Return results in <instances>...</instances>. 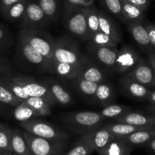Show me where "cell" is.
<instances>
[{
    "label": "cell",
    "instance_id": "cell-27",
    "mask_svg": "<svg viewBox=\"0 0 155 155\" xmlns=\"http://www.w3.org/2000/svg\"><path fill=\"white\" fill-rule=\"evenodd\" d=\"M81 65L74 66L69 64L56 62L53 65V68H54V72L57 74L59 77L63 78L65 79L69 80V81H72L78 77Z\"/></svg>",
    "mask_w": 155,
    "mask_h": 155
},
{
    "label": "cell",
    "instance_id": "cell-20",
    "mask_svg": "<svg viewBox=\"0 0 155 155\" xmlns=\"http://www.w3.org/2000/svg\"><path fill=\"white\" fill-rule=\"evenodd\" d=\"M99 19V31L108 35L116 44L121 43L122 37L113 19L109 17L105 12L99 10L98 14Z\"/></svg>",
    "mask_w": 155,
    "mask_h": 155
},
{
    "label": "cell",
    "instance_id": "cell-26",
    "mask_svg": "<svg viewBox=\"0 0 155 155\" xmlns=\"http://www.w3.org/2000/svg\"><path fill=\"white\" fill-rule=\"evenodd\" d=\"M123 14L126 23L144 21V12L135 5L129 3L126 0H122Z\"/></svg>",
    "mask_w": 155,
    "mask_h": 155
},
{
    "label": "cell",
    "instance_id": "cell-37",
    "mask_svg": "<svg viewBox=\"0 0 155 155\" xmlns=\"http://www.w3.org/2000/svg\"><path fill=\"white\" fill-rule=\"evenodd\" d=\"M106 8L111 14L118 18L119 19L125 22L123 14V7H122V0H103Z\"/></svg>",
    "mask_w": 155,
    "mask_h": 155
},
{
    "label": "cell",
    "instance_id": "cell-40",
    "mask_svg": "<svg viewBox=\"0 0 155 155\" xmlns=\"http://www.w3.org/2000/svg\"><path fill=\"white\" fill-rule=\"evenodd\" d=\"M11 70V66L8 61L0 55V78L12 74Z\"/></svg>",
    "mask_w": 155,
    "mask_h": 155
},
{
    "label": "cell",
    "instance_id": "cell-30",
    "mask_svg": "<svg viewBox=\"0 0 155 155\" xmlns=\"http://www.w3.org/2000/svg\"><path fill=\"white\" fill-rule=\"evenodd\" d=\"M28 1L29 0H21L17 3L10 6L5 12L2 13V16L9 21L21 20L25 15Z\"/></svg>",
    "mask_w": 155,
    "mask_h": 155
},
{
    "label": "cell",
    "instance_id": "cell-50",
    "mask_svg": "<svg viewBox=\"0 0 155 155\" xmlns=\"http://www.w3.org/2000/svg\"><path fill=\"white\" fill-rule=\"evenodd\" d=\"M3 125H4V124H2V123H0V128L2 127V126H3Z\"/></svg>",
    "mask_w": 155,
    "mask_h": 155
},
{
    "label": "cell",
    "instance_id": "cell-51",
    "mask_svg": "<svg viewBox=\"0 0 155 155\" xmlns=\"http://www.w3.org/2000/svg\"><path fill=\"white\" fill-rule=\"evenodd\" d=\"M0 154H2V153H0Z\"/></svg>",
    "mask_w": 155,
    "mask_h": 155
},
{
    "label": "cell",
    "instance_id": "cell-47",
    "mask_svg": "<svg viewBox=\"0 0 155 155\" xmlns=\"http://www.w3.org/2000/svg\"><path fill=\"white\" fill-rule=\"evenodd\" d=\"M145 146L149 150H150L153 153H155V138H153L150 142L147 143Z\"/></svg>",
    "mask_w": 155,
    "mask_h": 155
},
{
    "label": "cell",
    "instance_id": "cell-21",
    "mask_svg": "<svg viewBox=\"0 0 155 155\" xmlns=\"http://www.w3.org/2000/svg\"><path fill=\"white\" fill-rule=\"evenodd\" d=\"M102 126L104 129L110 131L116 137L126 136V135H130V134L138 132V131L145 130V129L155 127V126H135V125H130L123 123H116V122L108 123V124L104 125Z\"/></svg>",
    "mask_w": 155,
    "mask_h": 155
},
{
    "label": "cell",
    "instance_id": "cell-49",
    "mask_svg": "<svg viewBox=\"0 0 155 155\" xmlns=\"http://www.w3.org/2000/svg\"><path fill=\"white\" fill-rule=\"evenodd\" d=\"M0 155H12V154H11V153H2V154H0Z\"/></svg>",
    "mask_w": 155,
    "mask_h": 155
},
{
    "label": "cell",
    "instance_id": "cell-12",
    "mask_svg": "<svg viewBox=\"0 0 155 155\" xmlns=\"http://www.w3.org/2000/svg\"><path fill=\"white\" fill-rule=\"evenodd\" d=\"M115 138V135H113L110 131L101 126V128L95 129L92 132L81 135L78 140L88 146L93 150V151L97 152Z\"/></svg>",
    "mask_w": 155,
    "mask_h": 155
},
{
    "label": "cell",
    "instance_id": "cell-33",
    "mask_svg": "<svg viewBox=\"0 0 155 155\" xmlns=\"http://www.w3.org/2000/svg\"><path fill=\"white\" fill-rule=\"evenodd\" d=\"M13 115H14L15 119L20 123L38 117L35 111L31 107H29L25 101L15 107Z\"/></svg>",
    "mask_w": 155,
    "mask_h": 155
},
{
    "label": "cell",
    "instance_id": "cell-1",
    "mask_svg": "<svg viewBox=\"0 0 155 155\" xmlns=\"http://www.w3.org/2000/svg\"><path fill=\"white\" fill-rule=\"evenodd\" d=\"M0 84L23 101L31 97H35L43 98L51 106L57 104L56 99L46 84L36 81L32 78L10 74L0 78Z\"/></svg>",
    "mask_w": 155,
    "mask_h": 155
},
{
    "label": "cell",
    "instance_id": "cell-3",
    "mask_svg": "<svg viewBox=\"0 0 155 155\" xmlns=\"http://www.w3.org/2000/svg\"><path fill=\"white\" fill-rule=\"evenodd\" d=\"M62 14L64 24L70 34L81 41H90L84 7L73 5L65 0Z\"/></svg>",
    "mask_w": 155,
    "mask_h": 155
},
{
    "label": "cell",
    "instance_id": "cell-16",
    "mask_svg": "<svg viewBox=\"0 0 155 155\" xmlns=\"http://www.w3.org/2000/svg\"><path fill=\"white\" fill-rule=\"evenodd\" d=\"M128 28L135 42L143 48L147 49V51H153L149 39L148 33L146 29L144 21H137L128 24Z\"/></svg>",
    "mask_w": 155,
    "mask_h": 155
},
{
    "label": "cell",
    "instance_id": "cell-23",
    "mask_svg": "<svg viewBox=\"0 0 155 155\" xmlns=\"http://www.w3.org/2000/svg\"><path fill=\"white\" fill-rule=\"evenodd\" d=\"M11 147L12 153L14 155H33L23 132L18 129H12Z\"/></svg>",
    "mask_w": 155,
    "mask_h": 155
},
{
    "label": "cell",
    "instance_id": "cell-24",
    "mask_svg": "<svg viewBox=\"0 0 155 155\" xmlns=\"http://www.w3.org/2000/svg\"><path fill=\"white\" fill-rule=\"evenodd\" d=\"M133 147L116 137L104 148L98 150L99 155H130Z\"/></svg>",
    "mask_w": 155,
    "mask_h": 155
},
{
    "label": "cell",
    "instance_id": "cell-18",
    "mask_svg": "<svg viewBox=\"0 0 155 155\" xmlns=\"http://www.w3.org/2000/svg\"><path fill=\"white\" fill-rule=\"evenodd\" d=\"M44 83L50 91L57 104L67 106L72 103V97L60 82L56 80L50 78V79H46Z\"/></svg>",
    "mask_w": 155,
    "mask_h": 155
},
{
    "label": "cell",
    "instance_id": "cell-29",
    "mask_svg": "<svg viewBox=\"0 0 155 155\" xmlns=\"http://www.w3.org/2000/svg\"><path fill=\"white\" fill-rule=\"evenodd\" d=\"M71 81L73 83L74 87L80 93L87 97L93 98L95 100V94H96L98 86L97 83L92 82V81L83 79L81 78H77Z\"/></svg>",
    "mask_w": 155,
    "mask_h": 155
},
{
    "label": "cell",
    "instance_id": "cell-19",
    "mask_svg": "<svg viewBox=\"0 0 155 155\" xmlns=\"http://www.w3.org/2000/svg\"><path fill=\"white\" fill-rule=\"evenodd\" d=\"M116 138L129 144L132 147L134 146H145L147 143L155 138V127L145 130L138 131L126 136L116 137Z\"/></svg>",
    "mask_w": 155,
    "mask_h": 155
},
{
    "label": "cell",
    "instance_id": "cell-17",
    "mask_svg": "<svg viewBox=\"0 0 155 155\" xmlns=\"http://www.w3.org/2000/svg\"><path fill=\"white\" fill-rule=\"evenodd\" d=\"M114 122L139 126H155V115L131 111L120 118L114 120Z\"/></svg>",
    "mask_w": 155,
    "mask_h": 155
},
{
    "label": "cell",
    "instance_id": "cell-13",
    "mask_svg": "<svg viewBox=\"0 0 155 155\" xmlns=\"http://www.w3.org/2000/svg\"><path fill=\"white\" fill-rule=\"evenodd\" d=\"M89 47L91 53L101 65L108 70L115 71L116 57L119 51L117 47H100L92 44Z\"/></svg>",
    "mask_w": 155,
    "mask_h": 155
},
{
    "label": "cell",
    "instance_id": "cell-4",
    "mask_svg": "<svg viewBox=\"0 0 155 155\" xmlns=\"http://www.w3.org/2000/svg\"><path fill=\"white\" fill-rule=\"evenodd\" d=\"M19 36L33 48L42 55L53 67V51L55 40L44 30L21 28ZM54 70V68H53Z\"/></svg>",
    "mask_w": 155,
    "mask_h": 155
},
{
    "label": "cell",
    "instance_id": "cell-39",
    "mask_svg": "<svg viewBox=\"0 0 155 155\" xmlns=\"http://www.w3.org/2000/svg\"><path fill=\"white\" fill-rule=\"evenodd\" d=\"M11 43V34L8 28L0 24V51L5 50Z\"/></svg>",
    "mask_w": 155,
    "mask_h": 155
},
{
    "label": "cell",
    "instance_id": "cell-7",
    "mask_svg": "<svg viewBox=\"0 0 155 155\" xmlns=\"http://www.w3.org/2000/svg\"><path fill=\"white\" fill-rule=\"evenodd\" d=\"M20 126L25 131L41 138L53 140L67 141L69 135L65 131L53 126L45 120L37 118L20 123Z\"/></svg>",
    "mask_w": 155,
    "mask_h": 155
},
{
    "label": "cell",
    "instance_id": "cell-28",
    "mask_svg": "<svg viewBox=\"0 0 155 155\" xmlns=\"http://www.w3.org/2000/svg\"><path fill=\"white\" fill-rule=\"evenodd\" d=\"M24 101L35 111L38 116H47L51 114V105L43 98L31 97Z\"/></svg>",
    "mask_w": 155,
    "mask_h": 155
},
{
    "label": "cell",
    "instance_id": "cell-5",
    "mask_svg": "<svg viewBox=\"0 0 155 155\" xmlns=\"http://www.w3.org/2000/svg\"><path fill=\"white\" fill-rule=\"evenodd\" d=\"M84 56H85L82 55L80 51L78 46L70 39L61 37L55 40L53 65L59 62L80 66L84 60Z\"/></svg>",
    "mask_w": 155,
    "mask_h": 155
},
{
    "label": "cell",
    "instance_id": "cell-46",
    "mask_svg": "<svg viewBox=\"0 0 155 155\" xmlns=\"http://www.w3.org/2000/svg\"><path fill=\"white\" fill-rule=\"evenodd\" d=\"M147 101L150 104H155V89L150 91V94L147 98Z\"/></svg>",
    "mask_w": 155,
    "mask_h": 155
},
{
    "label": "cell",
    "instance_id": "cell-22",
    "mask_svg": "<svg viewBox=\"0 0 155 155\" xmlns=\"http://www.w3.org/2000/svg\"><path fill=\"white\" fill-rule=\"evenodd\" d=\"M47 16L50 22L58 20L62 13L65 0H36Z\"/></svg>",
    "mask_w": 155,
    "mask_h": 155
},
{
    "label": "cell",
    "instance_id": "cell-8",
    "mask_svg": "<svg viewBox=\"0 0 155 155\" xmlns=\"http://www.w3.org/2000/svg\"><path fill=\"white\" fill-rule=\"evenodd\" d=\"M50 22V21L36 0H29L21 19V28L44 30Z\"/></svg>",
    "mask_w": 155,
    "mask_h": 155
},
{
    "label": "cell",
    "instance_id": "cell-11",
    "mask_svg": "<svg viewBox=\"0 0 155 155\" xmlns=\"http://www.w3.org/2000/svg\"><path fill=\"white\" fill-rule=\"evenodd\" d=\"M141 59L139 54L129 45H124L118 51L115 71L119 74H126L136 66Z\"/></svg>",
    "mask_w": 155,
    "mask_h": 155
},
{
    "label": "cell",
    "instance_id": "cell-9",
    "mask_svg": "<svg viewBox=\"0 0 155 155\" xmlns=\"http://www.w3.org/2000/svg\"><path fill=\"white\" fill-rule=\"evenodd\" d=\"M18 53L28 62L31 65L37 66L42 71L54 72L53 67L49 63L48 61L41 54L34 50L29 44L26 42L22 37L18 36Z\"/></svg>",
    "mask_w": 155,
    "mask_h": 155
},
{
    "label": "cell",
    "instance_id": "cell-15",
    "mask_svg": "<svg viewBox=\"0 0 155 155\" xmlns=\"http://www.w3.org/2000/svg\"><path fill=\"white\" fill-rule=\"evenodd\" d=\"M122 89L128 95L137 100L147 101L150 89L140 83L137 82L130 78L123 75L120 80Z\"/></svg>",
    "mask_w": 155,
    "mask_h": 155
},
{
    "label": "cell",
    "instance_id": "cell-35",
    "mask_svg": "<svg viewBox=\"0 0 155 155\" xmlns=\"http://www.w3.org/2000/svg\"><path fill=\"white\" fill-rule=\"evenodd\" d=\"M90 41L92 44L100 47H117L118 44H116L113 39L110 38L108 35L99 31L94 33L91 37Z\"/></svg>",
    "mask_w": 155,
    "mask_h": 155
},
{
    "label": "cell",
    "instance_id": "cell-48",
    "mask_svg": "<svg viewBox=\"0 0 155 155\" xmlns=\"http://www.w3.org/2000/svg\"><path fill=\"white\" fill-rule=\"evenodd\" d=\"M146 109L150 114L155 115V104H150L146 107Z\"/></svg>",
    "mask_w": 155,
    "mask_h": 155
},
{
    "label": "cell",
    "instance_id": "cell-31",
    "mask_svg": "<svg viewBox=\"0 0 155 155\" xmlns=\"http://www.w3.org/2000/svg\"><path fill=\"white\" fill-rule=\"evenodd\" d=\"M131 109L129 107L119 104H110L104 107L100 113L105 119H113V120L125 116L130 113Z\"/></svg>",
    "mask_w": 155,
    "mask_h": 155
},
{
    "label": "cell",
    "instance_id": "cell-6",
    "mask_svg": "<svg viewBox=\"0 0 155 155\" xmlns=\"http://www.w3.org/2000/svg\"><path fill=\"white\" fill-rule=\"evenodd\" d=\"M33 155H60L66 147V141L41 138L23 131Z\"/></svg>",
    "mask_w": 155,
    "mask_h": 155
},
{
    "label": "cell",
    "instance_id": "cell-14",
    "mask_svg": "<svg viewBox=\"0 0 155 155\" xmlns=\"http://www.w3.org/2000/svg\"><path fill=\"white\" fill-rule=\"evenodd\" d=\"M78 78L100 84L106 81V74L101 67L84 56Z\"/></svg>",
    "mask_w": 155,
    "mask_h": 155
},
{
    "label": "cell",
    "instance_id": "cell-42",
    "mask_svg": "<svg viewBox=\"0 0 155 155\" xmlns=\"http://www.w3.org/2000/svg\"><path fill=\"white\" fill-rule=\"evenodd\" d=\"M129 3L135 5L143 12L146 11L150 5V0H126Z\"/></svg>",
    "mask_w": 155,
    "mask_h": 155
},
{
    "label": "cell",
    "instance_id": "cell-38",
    "mask_svg": "<svg viewBox=\"0 0 155 155\" xmlns=\"http://www.w3.org/2000/svg\"><path fill=\"white\" fill-rule=\"evenodd\" d=\"M92 152L94 151L91 148L78 140L65 155H91Z\"/></svg>",
    "mask_w": 155,
    "mask_h": 155
},
{
    "label": "cell",
    "instance_id": "cell-41",
    "mask_svg": "<svg viewBox=\"0 0 155 155\" xmlns=\"http://www.w3.org/2000/svg\"><path fill=\"white\" fill-rule=\"evenodd\" d=\"M146 29L148 33L149 39L153 50H155V24L147 23L145 24Z\"/></svg>",
    "mask_w": 155,
    "mask_h": 155
},
{
    "label": "cell",
    "instance_id": "cell-32",
    "mask_svg": "<svg viewBox=\"0 0 155 155\" xmlns=\"http://www.w3.org/2000/svg\"><path fill=\"white\" fill-rule=\"evenodd\" d=\"M84 14H85L87 31L91 39V37L94 33L99 31V19H98L99 10L94 6L84 7Z\"/></svg>",
    "mask_w": 155,
    "mask_h": 155
},
{
    "label": "cell",
    "instance_id": "cell-43",
    "mask_svg": "<svg viewBox=\"0 0 155 155\" xmlns=\"http://www.w3.org/2000/svg\"><path fill=\"white\" fill-rule=\"evenodd\" d=\"M21 0H0V12L1 14L5 12L10 6L17 3Z\"/></svg>",
    "mask_w": 155,
    "mask_h": 155
},
{
    "label": "cell",
    "instance_id": "cell-2",
    "mask_svg": "<svg viewBox=\"0 0 155 155\" xmlns=\"http://www.w3.org/2000/svg\"><path fill=\"white\" fill-rule=\"evenodd\" d=\"M62 120L68 129L81 135L101 128L106 119L100 113L81 111L65 113Z\"/></svg>",
    "mask_w": 155,
    "mask_h": 155
},
{
    "label": "cell",
    "instance_id": "cell-36",
    "mask_svg": "<svg viewBox=\"0 0 155 155\" xmlns=\"http://www.w3.org/2000/svg\"><path fill=\"white\" fill-rule=\"evenodd\" d=\"M22 102L23 101L18 98L5 86L0 84V104L15 107Z\"/></svg>",
    "mask_w": 155,
    "mask_h": 155
},
{
    "label": "cell",
    "instance_id": "cell-10",
    "mask_svg": "<svg viewBox=\"0 0 155 155\" xmlns=\"http://www.w3.org/2000/svg\"><path fill=\"white\" fill-rule=\"evenodd\" d=\"M147 87H155V70L147 60L141 58L136 66L124 74Z\"/></svg>",
    "mask_w": 155,
    "mask_h": 155
},
{
    "label": "cell",
    "instance_id": "cell-45",
    "mask_svg": "<svg viewBox=\"0 0 155 155\" xmlns=\"http://www.w3.org/2000/svg\"><path fill=\"white\" fill-rule=\"evenodd\" d=\"M147 61L155 70V52L147 51Z\"/></svg>",
    "mask_w": 155,
    "mask_h": 155
},
{
    "label": "cell",
    "instance_id": "cell-34",
    "mask_svg": "<svg viewBox=\"0 0 155 155\" xmlns=\"http://www.w3.org/2000/svg\"><path fill=\"white\" fill-rule=\"evenodd\" d=\"M12 129L6 125H3L0 128V153H12Z\"/></svg>",
    "mask_w": 155,
    "mask_h": 155
},
{
    "label": "cell",
    "instance_id": "cell-25",
    "mask_svg": "<svg viewBox=\"0 0 155 155\" xmlns=\"http://www.w3.org/2000/svg\"><path fill=\"white\" fill-rule=\"evenodd\" d=\"M115 99V89L113 84L107 81L98 84L97 89L95 94V101L103 107L112 104Z\"/></svg>",
    "mask_w": 155,
    "mask_h": 155
},
{
    "label": "cell",
    "instance_id": "cell-44",
    "mask_svg": "<svg viewBox=\"0 0 155 155\" xmlns=\"http://www.w3.org/2000/svg\"><path fill=\"white\" fill-rule=\"evenodd\" d=\"M66 1L73 5H80L83 7L93 6L94 3V0H66Z\"/></svg>",
    "mask_w": 155,
    "mask_h": 155
}]
</instances>
